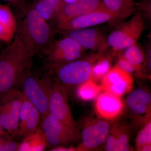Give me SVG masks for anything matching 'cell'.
I'll return each mask as SVG.
<instances>
[{"label": "cell", "instance_id": "34", "mask_svg": "<svg viewBox=\"0 0 151 151\" xmlns=\"http://www.w3.org/2000/svg\"><path fill=\"white\" fill-rule=\"evenodd\" d=\"M5 132L6 131L3 129L1 125L0 124V136L2 134H4Z\"/></svg>", "mask_w": 151, "mask_h": 151}, {"label": "cell", "instance_id": "16", "mask_svg": "<svg viewBox=\"0 0 151 151\" xmlns=\"http://www.w3.org/2000/svg\"><path fill=\"white\" fill-rule=\"evenodd\" d=\"M23 97L22 92L16 89L11 90L0 97V99L4 100L8 107L11 117L12 136L14 137L18 135L20 111Z\"/></svg>", "mask_w": 151, "mask_h": 151}, {"label": "cell", "instance_id": "9", "mask_svg": "<svg viewBox=\"0 0 151 151\" xmlns=\"http://www.w3.org/2000/svg\"><path fill=\"white\" fill-rule=\"evenodd\" d=\"M85 50L75 40L65 36L55 40L45 57L47 68L65 64L81 57Z\"/></svg>", "mask_w": 151, "mask_h": 151}, {"label": "cell", "instance_id": "13", "mask_svg": "<svg viewBox=\"0 0 151 151\" xmlns=\"http://www.w3.org/2000/svg\"><path fill=\"white\" fill-rule=\"evenodd\" d=\"M61 32L65 36L71 38L77 42L85 50H103L107 45L106 38L101 32L95 29L87 28Z\"/></svg>", "mask_w": 151, "mask_h": 151}, {"label": "cell", "instance_id": "26", "mask_svg": "<svg viewBox=\"0 0 151 151\" xmlns=\"http://www.w3.org/2000/svg\"><path fill=\"white\" fill-rule=\"evenodd\" d=\"M0 124L3 129L12 136L11 117L8 107L5 102L1 99H0Z\"/></svg>", "mask_w": 151, "mask_h": 151}, {"label": "cell", "instance_id": "7", "mask_svg": "<svg viewBox=\"0 0 151 151\" xmlns=\"http://www.w3.org/2000/svg\"><path fill=\"white\" fill-rule=\"evenodd\" d=\"M48 113L55 118L73 129L78 131L73 119L64 86L52 79L49 95Z\"/></svg>", "mask_w": 151, "mask_h": 151}, {"label": "cell", "instance_id": "19", "mask_svg": "<svg viewBox=\"0 0 151 151\" xmlns=\"http://www.w3.org/2000/svg\"><path fill=\"white\" fill-rule=\"evenodd\" d=\"M101 4L113 17V21L129 17L135 12L134 0H102Z\"/></svg>", "mask_w": 151, "mask_h": 151}, {"label": "cell", "instance_id": "23", "mask_svg": "<svg viewBox=\"0 0 151 151\" xmlns=\"http://www.w3.org/2000/svg\"><path fill=\"white\" fill-rule=\"evenodd\" d=\"M124 50L125 51L122 55V56L134 65L139 73H141L142 70L143 63L145 58L142 48L137 43Z\"/></svg>", "mask_w": 151, "mask_h": 151}, {"label": "cell", "instance_id": "4", "mask_svg": "<svg viewBox=\"0 0 151 151\" xmlns=\"http://www.w3.org/2000/svg\"><path fill=\"white\" fill-rule=\"evenodd\" d=\"M52 78L45 74L31 73L24 78L21 86L23 94L39 111L41 117L48 113V103Z\"/></svg>", "mask_w": 151, "mask_h": 151}, {"label": "cell", "instance_id": "17", "mask_svg": "<svg viewBox=\"0 0 151 151\" xmlns=\"http://www.w3.org/2000/svg\"><path fill=\"white\" fill-rule=\"evenodd\" d=\"M17 20L9 6L0 4V41L8 44L13 39Z\"/></svg>", "mask_w": 151, "mask_h": 151}, {"label": "cell", "instance_id": "15", "mask_svg": "<svg viewBox=\"0 0 151 151\" xmlns=\"http://www.w3.org/2000/svg\"><path fill=\"white\" fill-rule=\"evenodd\" d=\"M129 134L125 126L115 124L111 127L104 146L107 151H128L132 150Z\"/></svg>", "mask_w": 151, "mask_h": 151}, {"label": "cell", "instance_id": "1", "mask_svg": "<svg viewBox=\"0 0 151 151\" xmlns=\"http://www.w3.org/2000/svg\"><path fill=\"white\" fill-rule=\"evenodd\" d=\"M15 35L33 56L45 57L55 41L54 29L30 6L20 11Z\"/></svg>", "mask_w": 151, "mask_h": 151}, {"label": "cell", "instance_id": "21", "mask_svg": "<svg viewBox=\"0 0 151 151\" xmlns=\"http://www.w3.org/2000/svg\"><path fill=\"white\" fill-rule=\"evenodd\" d=\"M41 121L40 113L33 106L23 124L19 128L17 136L24 138L30 134L38 128Z\"/></svg>", "mask_w": 151, "mask_h": 151}, {"label": "cell", "instance_id": "28", "mask_svg": "<svg viewBox=\"0 0 151 151\" xmlns=\"http://www.w3.org/2000/svg\"><path fill=\"white\" fill-rule=\"evenodd\" d=\"M33 107V106L32 104L26 97H25L23 94L22 101L21 107L20 111L19 123L18 129L19 128L21 127L22 125L23 124Z\"/></svg>", "mask_w": 151, "mask_h": 151}, {"label": "cell", "instance_id": "3", "mask_svg": "<svg viewBox=\"0 0 151 151\" xmlns=\"http://www.w3.org/2000/svg\"><path fill=\"white\" fill-rule=\"evenodd\" d=\"M100 53L47 69L63 86H78L92 78L93 66Z\"/></svg>", "mask_w": 151, "mask_h": 151}, {"label": "cell", "instance_id": "36", "mask_svg": "<svg viewBox=\"0 0 151 151\" xmlns=\"http://www.w3.org/2000/svg\"><path fill=\"white\" fill-rule=\"evenodd\" d=\"M1 42L0 41V45H1Z\"/></svg>", "mask_w": 151, "mask_h": 151}, {"label": "cell", "instance_id": "35", "mask_svg": "<svg viewBox=\"0 0 151 151\" xmlns=\"http://www.w3.org/2000/svg\"><path fill=\"white\" fill-rule=\"evenodd\" d=\"M2 48L1 45H0V49Z\"/></svg>", "mask_w": 151, "mask_h": 151}, {"label": "cell", "instance_id": "12", "mask_svg": "<svg viewBox=\"0 0 151 151\" xmlns=\"http://www.w3.org/2000/svg\"><path fill=\"white\" fill-rule=\"evenodd\" d=\"M95 108L100 118L110 122L118 119L122 115L124 104L121 97L104 91L97 97Z\"/></svg>", "mask_w": 151, "mask_h": 151}, {"label": "cell", "instance_id": "2", "mask_svg": "<svg viewBox=\"0 0 151 151\" xmlns=\"http://www.w3.org/2000/svg\"><path fill=\"white\" fill-rule=\"evenodd\" d=\"M34 57L16 35L0 49V97L22 85L31 73Z\"/></svg>", "mask_w": 151, "mask_h": 151}, {"label": "cell", "instance_id": "31", "mask_svg": "<svg viewBox=\"0 0 151 151\" xmlns=\"http://www.w3.org/2000/svg\"><path fill=\"white\" fill-rule=\"evenodd\" d=\"M51 151H77L76 147H69V146H58L54 147L51 149Z\"/></svg>", "mask_w": 151, "mask_h": 151}, {"label": "cell", "instance_id": "33", "mask_svg": "<svg viewBox=\"0 0 151 151\" xmlns=\"http://www.w3.org/2000/svg\"><path fill=\"white\" fill-rule=\"evenodd\" d=\"M63 1L65 4H70V3L75 2L79 0H63Z\"/></svg>", "mask_w": 151, "mask_h": 151}, {"label": "cell", "instance_id": "10", "mask_svg": "<svg viewBox=\"0 0 151 151\" xmlns=\"http://www.w3.org/2000/svg\"><path fill=\"white\" fill-rule=\"evenodd\" d=\"M113 17L102 4L95 10L87 13L73 17L55 25V32L90 28L94 26L110 21L113 22Z\"/></svg>", "mask_w": 151, "mask_h": 151}, {"label": "cell", "instance_id": "32", "mask_svg": "<svg viewBox=\"0 0 151 151\" xmlns=\"http://www.w3.org/2000/svg\"><path fill=\"white\" fill-rule=\"evenodd\" d=\"M139 151H151V145H146L143 146L139 149Z\"/></svg>", "mask_w": 151, "mask_h": 151}, {"label": "cell", "instance_id": "18", "mask_svg": "<svg viewBox=\"0 0 151 151\" xmlns=\"http://www.w3.org/2000/svg\"><path fill=\"white\" fill-rule=\"evenodd\" d=\"M127 103L130 111L135 115H147L151 112L150 93L142 89H136L128 96Z\"/></svg>", "mask_w": 151, "mask_h": 151}, {"label": "cell", "instance_id": "29", "mask_svg": "<svg viewBox=\"0 0 151 151\" xmlns=\"http://www.w3.org/2000/svg\"><path fill=\"white\" fill-rule=\"evenodd\" d=\"M116 65L130 74H132L134 72L139 73L137 68L127 60L125 59L122 55L119 57Z\"/></svg>", "mask_w": 151, "mask_h": 151}, {"label": "cell", "instance_id": "24", "mask_svg": "<svg viewBox=\"0 0 151 151\" xmlns=\"http://www.w3.org/2000/svg\"><path fill=\"white\" fill-rule=\"evenodd\" d=\"M111 58L102 52L95 61L92 69V79L97 83L102 81L103 77L111 68Z\"/></svg>", "mask_w": 151, "mask_h": 151}, {"label": "cell", "instance_id": "20", "mask_svg": "<svg viewBox=\"0 0 151 151\" xmlns=\"http://www.w3.org/2000/svg\"><path fill=\"white\" fill-rule=\"evenodd\" d=\"M63 0H34L31 6L47 21H52L60 9L65 4Z\"/></svg>", "mask_w": 151, "mask_h": 151}, {"label": "cell", "instance_id": "6", "mask_svg": "<svg viewBox=\"0 0 151 151\" xmlns=\"http://www.w3.org/2000/svg\"><path fill=\"white\" fill-rule=\"evenodd\" d=\"M40 129L47 146H68L80 136L76 131L60 122L48 113L41 117Z\"/></svg>", "mask_w": 151, "mask_h": 151}, {"label": "cell", "instance_id": "5", "mask_svg": "<svg viewBox=\"0 0 151 151\" xmlns=\"http://www.w3.org/2000/svg\"><path fill=\"white\" fill-rule=\"evenodd\" d=\"M145 27L142 14L138 12L108 35L106 44L115 52L123 50L137 43Z\"/></svg>", "mask_w": 151, "mask_h": 151}, {"label": "cell", "instance_id": "14", "mask_svg": "<svg viewBox=\"0 0 151 151\" xmlns=\"http://www.w3.org/2000/svg\"><path fill=\"white\" fill-rule=\"evenodd\" d=\"M101 2V0H79L75 2L65 4L52 22L55 25L73 17L90 12L97 9Z\"/></svg>", "mask_w": 151, "mask_h": 151}, {"label": "cell", "instance_id": "25", "mask_svg": "<svg viewBox=\"0 0 151 151\" xmlns=\"http://www.w3.org/2000/svg\"><path fill=\"white\" fill-rule=\"evenodd\" d=\"M151 144V120L146 122L145 125L139 132L136 138L137 150L143 146Z\"/></svg>", "mask_w": 151, "mask_h": 151}, {"label": "cell", "instance_id": "30", "mask_svg": "<svg viewBox=\"0 0 151 151\" xmlns=\"http://www.w3.org/2000/svg\"><path fill=\"white\" fill-rule=\"evenodd\" d=\"M0 1L8 2L13 5L17 7L19 9L20 11H21L25 6L24 3L26 0H0Z\"/></svg>", "mask_w": 151, "mask_h": 151}, {"label": "cell", "instance_id": "8", "mask_svg": "<svg viewBox=\"0 0 151 151\" xmlns=\"http://www.w3.org/2000/svg\"><path fill=\"white\" fill-rule=\"evenodd\" d=\"M109 121L101 118H89L82 128L81 144L76 147L77 151H92L105 145L110 131Z\"/></svg>", "mask_w": 151, "mask_h": 151}, {"label": "cell", "instance_id": "22", "mask_svg": "<svg viewBox=\"0 0 151 151\" xmlns=\"http://www.w3.org/2000/svg\"><path fill=\"white\" fill-rule=\"evenodd\" d=\"M103 91L102 85L97 84L91 78L78 86L77 94L81 100L90 101L97 98Z\"/></svg>", "mask_w": 151, "mask_h": 151}, {"label": "cell", "instance_id": "11", "mask_svg": "<svg viewBox=\"0 0 151 151\" xmlns=\"http://www.w3.org/2000/svg\"><path fill=\"white\" fill-rule=\"evenodd\" d=\"M101 81L103 91L121 97L131 91L134 79L132 74L115 65L111 68Z\"/></svg>", "mask_w": 151, "mask_h": 151}, {"label": "cell", "instance_id": "27", "mask_svg": "<svg viewBox=\"0 0 151 151\" xmlns=\"http://www.w3.org/2000/svg\"><path fill=\"white\" fill-rule=\"evenodd\" d=\"M14 137L5 132L0 136V151H19L21 144L14 141Z\"/></svg>", "mask_w": 151, "mask_h": 151}]
</instances>
